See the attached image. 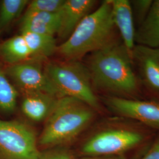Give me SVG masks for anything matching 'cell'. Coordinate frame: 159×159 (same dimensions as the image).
<instances>
[{"mask_svg":"<svg viewBox=\"0 0 159 159\" xmlns=\"http://www.w3.org/2000/svg\"><path fill=\"white\" fill-rule=\"evenodd\" d=\"M0 54L10 66L28 61L33 58L22 34L14 36L4 41L0 46Z\"/></svg>","mask_w":159,"mask_h":159,"instance_id":"cell-15","label":"cell"},{"mask_svg":"<svg viewBox=\"0 0 159 159\" xmlns=\"http://www.w3.org/2000/svg\"><path fill=\"white\" fill-rule=\"evenodd\" d=\"M121 41L114 23L110 0H105L79 23L57 51L68 61H78Z\"/></svg>","mask_w":159,"mask_h":159,"instance_id":"cell-3","label":"cell"},{"mask_svg":"<svg viewBox=\"0 0 159 159\" xmlns=\"http://www.w3.org/2000/svg\"><path fill=\"white\" fill-rule=\"evenodd\" d=\"M139 159H159V133Z\"/></svg>","mask_w":159,"mask_h":159,"instance_id":"cell-22","label":"cell"},{"mask_svg":"<svg viewBox=\"0 0 159 159\" xmlns=\"http://www.w3.org/2000/svg\"><path fill=\"white\" fill-rule=\"evenodd\" d=\"M27 0H3L0 3V31L7 28L27 7Z\"/></svg>","mask_w":159,"mask_h":159,"instance_id":"cell-17","label":"cell"},{"mask_svg":"<svg viewBox=\"0 0 159 159\" xmlns=\"http://www.w3.org/2000/svg\"><path fill=\"white\" fill-rule=\"evenodd\" d=\"M153 0H131L130 1L133 17L137 28L147 17Z\"/></svg>","mask_w":159,"mask_h":159,"instance_id":"cell-20","label":"cell"},{"mask_svg":"<svg viewBox=\"0 0 159 159\" xmlns=\"http://www.w3.org/2000/svg\"><path fill=\"white\" fill-rule=\"evenodd\" d=\"M18 92L0 68V110L5 112L13 111L17 104Z\"/></svg>","mask_w":159,"mask_h":159,"instance_id":"cell-18","label":"cell"},{"mask_svg":"<svg viewBox=\"0 0 159 159\" xmlns=\"http://www.w3.org/2000/svg\"><path fill=\"white\" fill-rule=\"evenodd\" d=\"M95 0H65L59 15L60 27L58 35L67 40L79 23L96 8Z\"/></svg>","mask_w":159,"mask_h":159,"instance_id":"cell-10","label":"cell"},{"mask_svg":"<svg viewBox=\"0 0 159 159\" xmlns=\"http://www.w3.org/2000/svg\"><path fill=\"white\" fill-rule=\"evenodd\" d=\"M114 23L123 44L131 55L135 44L136 26L134 22L130 1L110 0Z\"/></svg>","mask_w":159,"mask_h":159,"instance_id":"cell-11","label":"cell"},{"mask_svg":"<svg viewBox=\"0 0 159 159\" xmlns=\"http://www.w3.org/2000/svg\"><path fill=\"white\" fill-rule=\"evenodd\" d=\"M131 59L145 98L159 101V48L136 45Z\"/></svg>","mask_w":159,"mask_h":159,"instance_id":"cell-8","label":"cell"},{"mask_svg":"<svg viewBox=\"0 0 159 159\" xmlns=\"http://www.w3.org/2000/svg\"><path fill=\"white\" fill-rule=\"evenodd\" d=\"M60 98L41 92L25 93L21 108L29 119L39 122L46 120Z\"/></svg>","mask_w":159,"mask_h":159,"instance_id":"cell-12","label":"cell"},{"mask_svg":"<svg viewBox=\"0 0 159 159\" xmlns=\"http://www.w3.org/2000/svg\"><path fill=\"white\" fill-rule=\"evenodd\" d=\"M33 57L50 56L57 50L56 41L54 36L31 32L21 33Z\"/></svg>","mask_w":159,"mask_h":159,"instance_id":"cell-16","label":"cell"},{"mask_svg":"<svg viewBox=\"0 0 159 159\" xmlns=\"http://www.w3.org/2000/svg\"><path fill=\"white\" fill-rule=\"evenodd\" d=\"M97 94L129 100H144L131 55L121 41L90 54L85 64Z\"/></svg>","mask_w":159,"mask_h":159,"instance_id":"cell-1","label":"cell"},{"mask_svg":"<svg viewBox=\"0 0 159 159\" xmlns=\"http://www.w3.org/2000/svg\"><path fill=\"white\" fill-rule=\"evenodd\" d=\"M136 45L159 48V0H153L143 23L136 29Z\"/></svg>","mask_w":159,"mask_h":159,"instance_id":"cell-14","label":"cell"},{"mask_svg":"<svg viewBox=\"0 0 159 159\" xmlns=\"http://www.w3.org/2000/svg\"><path fill=\"white\" fill-rule=\"evenodd\" d=\"M158 133L135 120L114 116L97 125L82 143L83 156L143 154Z\"/></svg>","mask_w":159,"mask_h":159,"instance_id":"cell-2","label":"cell"},{"mask_svg":"<svg viewBox=\"0 0 159 159\" xmlns=\"http://www.w3.org/2000/svg\"><path fill=\"white\" fill-rule=\"evenodd\" d=\"M37 159H76L73 153L63 146L46 148L40 152Z\"/></svg>","mask_w":159,"mask_h":159,"instance_id":"cell-21","label":"cell"},{"mask_svg":"<svg viewBox=\"0 0 159 159\" xmlns=\"http://www.w3.org/2000/svg\"><path fill=\"white\" fill-rule=\"evenodd\" d=\"M80 159H128L125 156H83Z\"/></svg>","mask_w":159,"mask_h":159,"instance_id":"cell-23","label":"cell"},{"mask_svg":"<svg viewBox=\"0 0 159 159\" xmlns=\"http://www.w3.org/2000/svg\"><path fill=\"white\" fill-rule=\"evenodd\" d=\"M45 72L63 97L75 98L98 113L102 112V102L94 91L85 64L78 61L50 63Z\"/></svg>","mask_w":159,"mask_h":159,"instance_id":"cell-5","label":"cell"},{"mask_svg":"<svg viewBox=\"0 0 159 159\" xmlns=\"http://www.w3.org/2000/svg\"><path fill=\"white\" fill-rule=\"evenodd\" d=\"M60 27L59 13L25 11L21 24V33L31 32L54 36Z\"/></svg>","mask_w":159,"mask_h":159,"instance_id":"cell-13","label":"cell"},{"mask_svg":"<svg viewBox=\"0 0 159 159\" xmlns=\"http://www.w3.org/2000/svg\"><path fill=\"white\" fill-rule=\"evenodd\" d=\"M102 104L114 116L135 120L159 133V101L102 97Z\"/></svg>","mask_w":159,"mask_h":159,"instance_id":"cell-7","label":"cell"},{"mask_svg":"<svg viewBox=\"0 0 159 159\" xmlns=\"http://www.w3.org/2000/svg\"><path fill=\"white\" fill-rule=\"evenodd\" d=\"M34 131L23 122L0 120V159H37Z\"/></svg>","mask_w":159,"mask_h":159,"instance_id":"cell-6","label":"cell"},{"mask_svg":"<svg viewBox=\"0 0 159 159\" xmlns=\"http://www.w3.org/2000/svg\"><path fill=\"white\" fill-rule=\"evenodd\" d=\"M98 113L78 99L67 96L60 98L46 119L39 144L48 148L72 142L91 127Z\"/></svg>","mask_w":159,"mask_h":159,"instance_id":"cell-4","label":"cell"},{"mask_svg":"<svg viewBox=\"0 0 159 159\" xmlns=\"http://www.w3.org/2000/svg\"><path fill=\"white\" fill-rule=\"evenodd\" d=\"M65 0H34L30 2L26 11L58 13Z\"/></svg>","mask_w":159,"mask_h":159,"instance_id":"cell-19","label":"cell"},{"mask_svg":"<svg viewBox=\"0 0 159 159\" xmlns=\"http://www.w3.org/2000/svg\"><path fill=\"white\" fill-rule=\"evenodd\" d=\"M7 73L25 93L41 92L58 98L63 97L45 71L34 63L25 61L11 65Z\"/></svg>","mask_w":159,"mask_h":159,"instance_id":"cell-9","label":"cell"}]
</instances>
